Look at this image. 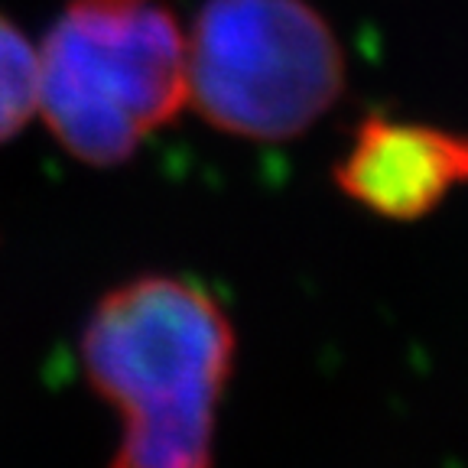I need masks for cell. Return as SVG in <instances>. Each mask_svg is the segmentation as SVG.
Returning <instances> with one entry per match:
<instances>
[{"instance_id":"1","label":"cell","mask_w":468,"mask_h":468,"mask_svg":"<svg viewBox=\"0 0 468 468\" xmlns=\"http://www.w3.org/2000/svg\"><path fill=\"white\" fill-rule=\"evenodd\" d=\"M234 351L228 313L192 280L150 273L104 292L79 355L88 388L121 417L108 468H212Z\"/></svg>"},{"instance_id":"2","label":"cell","mask_w":468,"mask_h":468,"mask_svg":"<svg viewBox=\"0 0 468 468\" xmlns=\"http://www.w3.org/2000/svg\"><path fill=\"white\" fill-rule=\"evenodd\" d=\"M37 52V108L85 163L127 160L186 101V37L160 0H75Z\"/></svg>"},{"instance_id":"3","label":"cell","mask_w":468,"mask_h":468,"mask_svg":"<svg viewBox=\"0 0 468 468\" xmlns=\"http://www.w3.org/2000/svg\"><path fill=\"white\" fill-rule=\"evenodd\" d=\"M342 85V46L303 0H205L186 39V98L238 137H296Z\"/></svg>"},{"instance_id":"4","label":"cell","mask_w":468,"mask_h":468,"mask_svg":"<svg viewBox=\"0 0 468 468\" xmlns=\"http://www.w3.org/2000/svg\"><path fill=\"white\" fill-rule=\"evenodd\" d=\"M335 179L367 212L417 221L468 183V137L394 117H367Z\"/></svg>"},{"instance_id":"5","label":"cell","mask_w":468,"mask_h":468,"mask_svg":"<svg viewBox=\"0 0 468 468\" xmlns=\"http://www.w3.org/2000/svg\"><path fill=\"white\" fill-rule=\"evenodd\" d=\"M39 101V52L0 16V144L14 137Z\"/></svg>"}]
</instances>
